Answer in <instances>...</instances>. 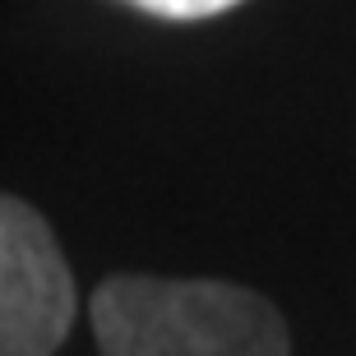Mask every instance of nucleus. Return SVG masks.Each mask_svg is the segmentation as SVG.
Masks as SVG:
<instances>
[{
  "label": "nucleus",
  "mask_w": 356,
  "mask_h": 356,
  "mask_svg": "<svg viewBox=\"0 0 356 356\" xmlns=\"http://www.w3.org/2000/svg\"><path fill=\"white\" fill-rule=\"evenodd\" d=\"M102 356H291L273 305L236 282H172L120 273L92 291Z\"/></svg>",
  "instance_id": "1"
},
{
  "label": "nucleus",
  "mask_w": 356,
  "mask_h": 356,
  "mask_svg": "<svg viewBox=\"0 0 356 356\" xmlns=\"http://www.w3.org/2000/svg\"><path fill=\"white\" fill-rule=\"evenodd\" d=\"M74 324V277L51 227L0 195V356H51Z\"/></svg>",
  "instance_id": "2"
},
{
  "label": "nucleus",
  "mask_w": 356,
  "mask_h": 356,
  "mask_svg": "<svg viewBox=\"0 0 356 356\" xmlns=\"http://www.w3.org/2000/svg\"><path fill=\"white\" fill-rule=\"evenodd\" d=\"M134 10L153 14V19H172V24H195V19H213V14L232 10L241 0H125Z\"/></svg>",
  "instance_id": "3"
}]
</instances>
